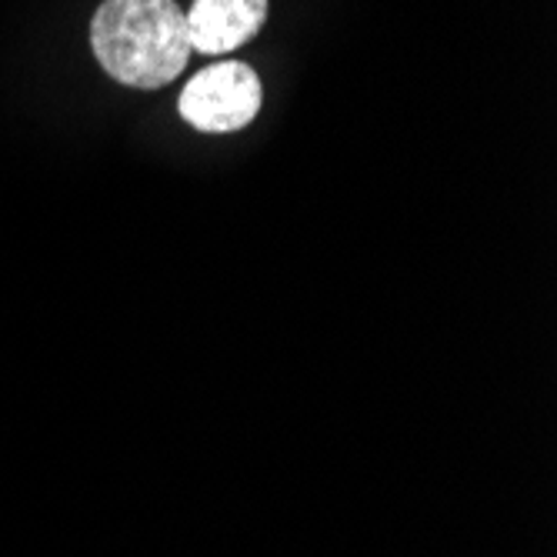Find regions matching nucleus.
I'll return each instance as SVG.
<instances>
[{"label":"nucleus","instance_id":"obj_2","mask_svg":"<svg viewBox=\"0 0 557 557\" xmlns=\"http://www.w3.org/2000/svg\"><path fill=\"white\" fill-rule=\"evenodd\" d=\"M264 100L261 77L240 61H224L197 71L181 94V117L208 134H231L258 117Z\"/></svg>","mask_w":557,"mask_h":557},{"label":"nucleus","instance_id":"obj_3","mask_svg":"<svg viewBox=\"0 0 557 557\" xmlns=\"http://www.w3.org/2000/svg\"><path fill=\"white\" fill-rule=\"evenodd\" d=\"M268 11V0H194L190 11H184L190 50L227 54L264 27Z\"/></svg>","mask_w":557,"mask_h":557},{"label":"nucleus","instance_id":"obj_1","mask_svg":"<svg viewBox=\"0 0 557 557\" xmlns=\"http://www.w3.org/2000/svg\"><path fill=\"white\" fill-rule=\"evenodd\" d=\"M90 47L117 84L158 90L187 67V17L177 0H104L90 21Z\"/></svg>","mask_w":557,"mask_h":557}]
</instances>
